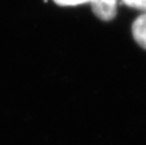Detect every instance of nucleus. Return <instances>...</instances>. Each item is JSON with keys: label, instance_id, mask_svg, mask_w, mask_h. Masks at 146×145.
<instances>
[{"label": "nucleus", "instance_id": "f257e3e1", "mask_svg": "<svg viewBox=\"0 0 146 145\" xmlns=\"http://www.w3.org/2000/svg\"><path fill=\"white\" fill-rule=\"evenodd\" d=\"M94 13L99 19L110 21L117 14L118 0H90Z\"/></svg>", "mask_w": 146, "mask_h": 145}, {"label": "nucleus", "instance_id": "f03ea898", "mask_svg": "<svg viewBox=\"0 0 146 145\" xmlns=\"http://www.w3.org/2000/svg\"><path fill=\"white\" fill-rule=\"evenodd\" d=\"M132 33L137 44L146 50V13L141 14L134 21Z\"/></svg>", "mask_w": 146, "mask_h": 145}, {"label": "nucleus", "instance_id": "7ed1b4c3", "mask_svg": "<svg viewBox=\"0 0 146 145\" xmlns=\"http://www.w3.org/2000/svg\"><path fill=\"white\" fill-rule=\"evenodd\" d=\"M122 1L128 7L143 11L146 13V0H122Z\"/></svg>", "mask_w": 146, "mask_h": 145}, {"label": "nucleus", "instance_id": "20e7f679", "mask_svg": "<svg viewBox=\"0 0 146 145\" xmlns=\"http://www.w3.org/2000/svg\"><path fill=\"white\" fill-rule=\"evenodd\" d=\"M53 1L60 6L66 7V6H76L84 4V3H88L90 2V0H53Z\"/></svg>", "mask_w": 146, "mask_h": 145}]
</instances>
